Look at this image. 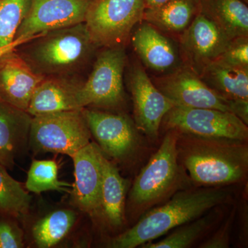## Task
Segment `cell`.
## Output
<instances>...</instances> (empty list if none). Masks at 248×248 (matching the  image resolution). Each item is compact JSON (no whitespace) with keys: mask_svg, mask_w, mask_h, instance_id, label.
Masks as SVG:
<instances>
[{"mask_svg":"<svg viewBox=\"0 0 248 248\" xmlns=\"http://www.w3.org/2000/svg\"><path fill=\"white\" fill-rule=\"evenodd\" d=\"M215 208L195 220L177 227L170 234L157 242H148L143 248H187L202 239L219 218V212Z\"/></svg>","mask_w":248,"mask_h":248,"instance_id":"obj_23","label":"cell"},{"mask_svg":"<svg viewBox=\"0 0 248 248\" xmlns=\"http://www.w3.org/2000/svg\"><path fill=\"white\" fill-rule=\"evenodd\" d=\"M166 130H175L205 138L248 141V128L232 112L213 108L173 107L162 123Z\"/></svg>","mask_w":248,"mask_h":248,"instance_id":"obj_8","label":"cell"},{"mask_svg":"<svg viewBox=\"0 0 248 248\" xmlns=\"http://www.w3.org/2000/svg\"><path fill=\"white\" fill-rule=\"evenodd\" d=\"M91 135L104 155L120 160L128 157L139 146L135 122L124 114L82 109Z\"/></svg>","mask_w":248,"mask_h":248,"instance_id":"obj_12","label":"cell"},{"mask_svg":"<svg viewBox=\"0 0 248 248\" xmlns=\"http://www.w3.org/2000/svg\"><path fill=\"white\" fill-rule=\"evenodd\" d=\"M93 0H31L15 40L85 22Z\"/></svg>","mask_w":248,"mask_h":248,"instance_id":"obj_11","label":"cell"},{"mask_svg":"<svg viewBox=\"0 0 248 248\" xmlns=\"http://www.w3.org/2000/svg\"><path fill=\"white\" fill-rule=\"evenodd\" d=\"M31 4V0H0V48L14 42Z\"/></svg>","mask_w":248,"mask_h":248,"instance_id":"obj_27","label":"cell"},{"mask_svg":"<svg viewBox=\"0 0 248 248\" xmlns=\"http://www.w3.org/2000/svg\"><path fill=\"white\" fill-rule=\"evenodd\" d=\"M132 44L143 65L155 73L166 76L184 65L179 45L149 23L142 21Z\"/></svg>","mask_w":248,"mask_h":248,"instance_id":"obj_15","label":"cell"},{"mask_svg":"<svg viewBox=\"0 0 248 248\" xmlns=\"http://www.w3.org/2000/svg\"><path fill=\"white\" fill-rule=\"evenodd\" d=\"M46 77L37 73L17 52L0 58V101L27 111L32 94Z\"/></svg>","mask_w":248,"mask_h":248,"instance_id":"obj_16","label":"cell"},{"mask_svg":"<svg viewBox=\"0 0 248 248\" xmlns=\"http://www.w3.org/2000/svg\"><path fill=\"white\" fill-rule=\"evenodd\" d=\"M129 84L136 128L151 140H156L163 119L174 104L156 87L139 63L132 68Z\"/></svg>","mask_w":248,"mask_h":248,"instance_id":"obj_13","label":"cell"},{"mask_svg":"<svg viewBox=\"0 0 248 248\" xmlns=\"http://www.w3.org/2000/svg\"><path fill=\"white\" fill-rule=\"evenodd\" d=\"M126 55L124 46L107 48L98 55L89 78L81 85L80 104L117 108L125 102L124 71Z\"/></svg>","mask_w":248,"mask_h":248,"instance_id":"obj_7","label":"cell"},{"mask_svg":"<svg viewBox=\"0 0 248 248\" xmlns=\"http://www.w3.org/2000/svg\"><path fill=\"white\" fill-rule=\"evenodd\" d=\"M244 0H199L200 13L231 40L248 37V7Z\"/></svg>","mask_w":248,"mask_h":248,"instance_id":"obj_19","label":"cell"},{"mask_svg":"<svg viewBox=\"0 0 248 248\" xmlns=\"http://www.w3.org/2000/svg\"><path fill=\"white\" fill-rule=\"evenodd\" d=\"M231 39L216 24L199 13L179 35V48L185 66L201 76L229 45Z\"/></svg>","mask_w":248,"mask_h":248,"instance_id":"obj_10","label":"cell"},{"mask_svg":"<svg viewBox=\"0 0 248 248\" xmlns=\"http://www.w3.org/2000/svg\"><path fill=\"white\" fill-rule=\"evenodd\" d=\"M177 136V130H168L159 149L135 179L129 195L135 215H143L180 188L185 172L178 161Z\"/></svg>","mask_w":248,"mask_h":248,"instance_id":"obj_4","label":"cell"},{"mask_svg":"<svg viewBox=\"0 0 248 248\" xmlns=\"http://www.w3.org/2000/svg\"><path fill=\"white\" fill-rule=\"evenodd\" d=\"M229 190L223 186L200 187L174 193L169 202L150 209L135 226L114 238L110 247L135 248L154 241L228 202Z\"/></svg>","mask_w":248,"mask_h":248,"instance_id":"obj_2","label":"cell"},{"mask_svg":"<svg viewBox=\"0 0 248 248\" xmlns=\"http://www.w3.org/2000/svg\"><path fill=\"white\" fill-rule=\"evenodd\" d=\"M32 116L0 101V164L14 168L18 153L29 140Z\"/></svg>","mask_w":248,"mask_h":248,"instance_id":"obj_18","label":"cell"},{"mask_svg":"<svg viewBox=\"0 0 248 248\" xmlns=\"http://www.w3.org/2000/svg\"><path fill=\"white\" fill-rule=\"evenodd\" d=\"M71 184L58 179V166L53 160H33L28 172L26 187L29 192L40 194L46 191L71 192Z\"/></svg>","mask_w":248,"mask_h":248,"instance_id":"obj_25","label":"cell"},{"mask_svg":"<svg viewBox=\"0 0 248 248\" xmlns=\"http://www.w3.org/2000/svg\"><path fill=\"white\" fill-rule=\"evenodd\" d=\"M153 83L174 107L213 108L232 113L233 100L214 91L185 65L170 74L156 78Z\"/></svg>","mask_w":248,"mask_h":248,"instance_id":"obj_9","label":"cell"},{"mask_svg":"<svg viewBox=\"0 0 248 248\" xmlns=\"http://www.w3.org/2000/svg\"><path fill=\"white\" fill-rule=\"evenodd\" d=\"M177 151L184 172L200 187L231 185L247 177L248 141L201 138L178 132Z\"/></svg>","mask_w":248,"mask_h":248,"instance_id":"obj_1","label":"cell"},{"mask_svg":"<svg viewBox=\"0 0 248 248\" xmlns=\"http://www.w3.org/2000/svg\"><path fill=\"white\" fill-rule=\"evenodd\" d=\"M20 55L45 77H66L84 66L97 46L85 22L49 31L28 42Z\"/></svg>","mask_w":248,"mask_h":248,"instance_id":"obj_3","label":"cell"},{"mask_svg":"<svg viewBox=\"0 0 248 248\" xmlns=\"http://www.w3.org/2000/svg\"><path fill=\"white\" fill-rule=\"evenodd\" d=\"M42 34L36 35L35 37H29V38L17 39V40H15L12 44H11V45L6 46L4 47H1V48H0V58H1L3 55H4L5 53H8V52L11 51V50H14L15 49L17 48L18 47L20 46L21 45H24V44L27 43V42H29V41L34 40V39L40 37V36L42 35Z\"/></svg>","mask_w":248,"mask_h":248,"instance_id":"obj_31","label":"cell"},{"mask_svg":"<svg viewBox=\"0 0 248 248\" xmlns=\"http://www.w3.org/2000/svg\"><path fill=\"white\" fill-rule=\"evenodd\" d=\"M104 156L97 143L90 142L71 157L75 168L73 203L85 213L94 214L101 209Z\"/></svg>","mask_w":248,"mask_h":248,"instance_id":"obj_14","label":"cell"},{"mask_svg":"<svg viewBox=\"0 0 248 248\" xmlns=\"http://www.w3.org/2000/svg\"><path fill=\"white\" fill-rule=\"evenodd\" d=\"M234 210L218 231L206 241L201 244L202 248H227L230 247V234L234 218Z\"/></svg>","mask_w":248,"mask_h":248,"instance_id":"obj_29","label":"cell"},{"mask_svg":"<svg viewBox=\"0 0 248 248\" xmlns=\"http://www.w3.org/2000/svg\"><path fill=\"white\" fill-rule=\"evenodd\" d=\"M169 0H143L144 1L145 9H153L158 7L169 1Z\"/></svg>","mask_w":248,"mask_h":248,"instance_id":"obj_32","label":"cell"},{"mask_svg":"<svg viewBox=\"0 0 248 248\" xmlns=\"http://www.w3.org/2000/svg\"><path fill=\"white\" fill-rule=\"evenodd\" d=\"M81 85L66 77H47L32 94L28 113L35 117L82 109L79 100Z\"/></svg>","mask_w":248,"mask_h":248,"instance_id":"obj_17","label":"cell"},{"mask_svg":"<svg viewBox=\"0 0 248 248\" xmlns=\"http://www.w3.org/2000/svg\"><path fill=\"white\" fill-rule=\"evenodd\" d=\"M144 11L143 0H93L85 24L97 47L123 46Z\"/></svg>","mask_w":248,"mask_h":248,"instance_id":"obj_6","label":"cell"},{"mask_svg":"<svg viewBox=\"0 0 248 248\" xmlns=\"http://www.w3.org/2000/svg\"><path fill=\"white\" fill-rule=\"evenodd\" d=\"M76 214L71 210H60L48 214L32 228L34 241L39 248H48L64 238L76 221Z\"/></svg>","mask_w":248,"mask_h":248,"instance_id":"obj_24","label":"cell"},{"mask_svg":"<svg viewBox=\"0 0 248 248\" xmlns=\"http://www.w3.org/2000/svg\"><path fill=\"white\" fill-rule=\"evenodd\" d=\"M82 109L32 117L29 135L32 149L35 153H60L72 157L91 142Z\"/></svg>","mask_w":248,"mask_h":248,"instance_id":"obj_5","label":"cell"},{"mask_svg":"<svg viewBox=\"0 0 248 248\" xmlns=\"http://www.w3.org/2000/svg\"><path fill=\"white\" fill-rule=\"evenodd\" d=\"M200 78L226 99L248 100V68L231 66L216 60L203 70Z\"/></svg>","mask_w":248,"mask_h":248,"instance_id":"obj_21","label":"cell"},{"mask_svg":"<svg viewBox=\"0 0 248 248\" xmlns=\"http://www.w3.org/2000/svg\"><path fill=\"white\" fill-rule=\"evenodd\" d=\"M31 201V196L22 184L0 164V212L11 216H22L29 211Z\"/></svg>","mask_w":248,"mask_h":248,"instance_id":"obj_26","label":"cell"},{"mask_svg":"<svg viewBox=\"0 0 248 248\" xmlns=\"http://www.w3.org/2000/svg\"><path fill=\"white\" fill-rule=\"evenodd\" d=\"M22 237L12 225L6 221H0V248H20L23 247Z\"/></svg>","mask_w":248,"mask_h":248,"instance_id":"obj_30","label":"cell"},{"mask_svg":"<svg viewBox=\"0 0 248 248\" xmlns=\"http://www.w3.org/2000/svg\"><path fill=\"white\" fill-rule=\"evenodd\" d=\"M217 60L231 66L248 68V37L231 40Z\"/></svg>","mask_w":248,"mask_h":248,"instance_id":"obj_28","label":"cell"},{"mask_svg":"<svg viewBox=\"0 0 248 248\" xmlns=\"http://www.w3.org/2000/svg\"><path fill=\"white\" fill-rule=\"evenodd\" d=\"M199 13V0H169L158 7L145 9L143 21L162 32L180 35Z\"/></svg>","mask_w":248,"mask_h":248,"instance_id":"obj_20","label":"cell"},{"mask_svg":"<svg viewBox=\"0 0 248 248\" xmlns=\"http://www.w3.org/2000/svg\"><path fill=\"white\" fill-rule=\"evenodd\" d=\"M126 184L117 167L106 156L103 160L101 209L112 227H120L125 221Z\"/></svg>","mask_w":248,"mask_h":248,"instance_id":"obj_22","label":"cell"}]
</instances>
